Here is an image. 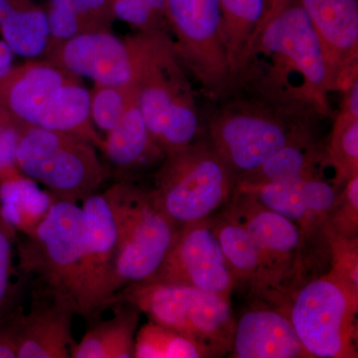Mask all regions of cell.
<instances>
[{
    "label": "cell",
    "instance_id": "3957f363",
    "mask_svg": "<svg viewBox=\"0 0 358 358\" xmlns=\"http://www.w3.org/2000/svg\"><path fill=\"white\" fill-rule=\"evenodd\" d=\"M126 39L136 106L155 143L166 155L199 141L201 115L171 33L138 32Z\"/></svg>",
    "mask_w": 358,
    "mask_h": 358
},
{
    "label": "cell",
    "instance_id": "277c9868",
    "mask_svg": "<svg viewBox=\"0 0 358 358\" xmlns=\"http://www.w3.org/2000/svg\"><path fill=\"white\" fill-rule=\"evenodd\" d=\"M0 105L26 124L76 134L102 147L81 78L45 59L14 66L0 83Z\"/></svg>",
    "mask_w": 358,
    "mask_h": 358
},
{
    "label": "cell",
    "instance_id": "f1b7e54d",
    "mask_svg": "<svg viewBox=\"0 0 358 358\" xmlns=\"http://www.w3.org/2000/svg\"><path fill=\"white\" fill-rule=\"evenodd\" d=\"M327 154L341 183L358 174V117L338 112L334 120Z\"/></svg>",
    "mask_w": 358,
    "mask_h": 358
},
{
    "label": "cell",
    "instance_id": "5bb4252c",
    "mask_svg": "<svg viewBox=\"0 0 358 358\" xmlns=\"http://www.w3.org/2000/svg\"><path fill=\"white\" fill-rule=\"evenodd\" d=\"M82 203L84 234L79 315L95 320L110 308V282L117 249V223L105 192L94 193Z\"/></svg>",
    "mask_w": 358,
    "mask_h": 358
},
{
    "label": "cell",
    "instance_id": "484cf974",
    "mask_svg": "<svg viewBox=\"0 0 358 358\" xmlns=\"http://www.w3.org/2000/svg\"><path fill=\"white\" fill-rule=\"evenodd\" d=\"M45 11L50 46L80 35L112 31L115 20L110 0H48Z\"/></svg>",
    "mask_w": 358,
    "mask_h": 358
},
{
    "label": "cell",
    "instance_id": "74e56055",
    "mask_svg": "<svg viewBox=\"0 0 358 358\" xmlns=\"http://www.w3.org/2000/svg\"><path fill=\"white\" fill-rule=\"evenodd\" d=\"M15 56L8 44L0 36V83L15 66L14 65Z\"/></svg>",
    "mask_w": 358,
    "mask_h": 358
},
{
    "label": "cell",
    "instance_id": "4316f807",
    "mask_svg": "<svg viewBox=\"0 0 358 358\" xmlns=\"http://www.w3.org/2000/svg\"><path fill=\"white\" fill-rule=\"evenodd\" d=\"M219 243L234 278L235 285L248 286L256 294H260L262 280V263L255 240L243 224L224 212L212 217Z\"/></svg>",
    "mask_w": 358,
    "mask_h": 358
},
{
    "label": "cell",
    "instance_id": "9c48e42d",
    "mask_svg": "<svg viewBox=\"0 0 358 358\" xmlns=\"http://www.w3.org/2000/svg\"><path fill=\"white\" fill-rule=\"evenodd\" d=\"M96 148L76 134L26 124L16 166L56 199L78 203L98 192L108 178Z\"/></svg>",
    "mask_w": 358,
    "mask_h": 358
},
{
    "label": "cell",
    "instance_id": "9a60e30c",
    "mask_svg": "<svg viewBox=\"0 0 358 358\" xmlns=\"http://www.w3.org/2000/svg\"><path fill=\"white\" fill-rule=\"evenodd\" d=\"M43 59L95 84H129L133 76L128 41L112 31L80 35L51 45Z\"/></svg>",
    "mask_w": 358,
    "mask_h": 358
},
{
    "label": "cell",
    "instance_id": "d6a6232c",
    "mask_svg": "<svg viewBox=\"0 0 358 358\" xmlns=\"http://www.w3.org/2000/svg\"><path fill=\"white\" fill-rule=\"evenodd\" d=\"M329 247V272L358 296V238L327 234Z\"/></svg>",
    "mask_w": 358,
    "mask_h": 358
},
{
    "label": "cell",
    "instance_id": "ac0fdd59",
    "mask_svg": "<svg viewBox=\"0 0 358 358\" xmlns=\"http://www.w3.org/2000/svg\"><path fill=\"white\" fill-rule=\"evenodd\" d=\"M75 315V301L32 294L29 313L22 310L18 319L17 358L71 357Z\"/></svg>",
    "mask_w": 358,
    "mask_h": 358
},
{
    "label": "cell",
    "instance_id": "603a6c76",
    "mask_svg": "<svg viewBox=\"0 0 358 358\" xmlns=\"http://www.w3.org/2000/svg\"><path fill=\"white\" fill-rule=\"evenodd\" d=\"M56 200L17 166L0 173V214L17 234L31 235Z\"/></svg>",
    "mask_w": 358,
    "mask_h": 358
},
{
    "label": "cell",
    "instance_id": "6da1fadb",
    "mask_svg": "<svg viewBox=\"0 0 358 358\" xmlns=\"http://www.w3.org/2000/svg\"><path fill=\"white\" fill-rule=\"evenodd\" d=\"M236 80L282 102L307 108L320 117L331 114L333 72L308 14L296 0H289L268 21Z\"/></svg>",
    "mask_w": 358,
    "mask_h": 358
},
{
    "label": "cell",
    "instance_id": "836d02e7",
    "mask_svg": "<svg viewBox=\"0 0 358 358\" xmlns=\"http://www.w3.org/2000/svg\"><path fill=\"white\" fill-rule=\"evenodd\" d=\"M17 233L0 214V317L13 307L15 286L13 284L14 244Z\"/></svg>",
    "mask_w": 358,
    "mask_h": 358
},
{
    "label": "cell",
    "instance_id": "d4e9b609",
    "mask_svg": "<svg viewBox=\"0 0 358 358\" xmlns=\"http://www.w3.org/2000/svg\"><path fill=\"white\" fill-rule=\"evenodd\" d=\"M0 36L15 55L43 59L51 42L45 8L34 0H0Z\"/></svg>",
    "mask_w": 358,
    "mask_h": 358
},
{
    "label": "cell",
    "instance_id": "83f0119b",
    "mask_svg": "<svg viewBox=\"0 0 358 358\" xmlns=\"http://www.w3.org/2000/svg\"><path fill=\"white\" fill-rule=\"evenodd\" d=\"M134 357L200 358L208 355L192 338L150 320L138 329Z\"/></svg>",
    "mask_w": 358,
    "mask_h": 358
},
{
    "label": "cell",
    "instance_id": "52a82bcc",
    "mask_svg": "<svg viewBox=\"0 0 358 358\" xmlns=\"http://www.w3.org/2000/svg\"><path fill=\"white\" fill-rule=\"evenodd\" d=\"M117 303H129L152 322L192 338L208 357L229 352L235 327L230 299L181 285L145 282L117 292L112 306Z\"/></svg>",
    "mask_w": 358,
    "mask_h": 358
},
{
    "label": "cell",
    "instance_id": "7402d4cb",
    "mask_svg": "<svg viewBox=\"0 0 358 358\" xmlns=\"http://www.w3.org/2000/svg\"><path fill=\"white\" fill-rule=\"evenodd\" d=\"M221 39L233 82L243 72L267 23L271 0H219Z\"/></svg>",
    "mask_w": 358,
    "mask_h": 358
},
{
    "label": "cell",
    "instance_id": "e0dca14e",
    "mask_svg": "<svg viewBox=\"0 0 358 358\" xmlns=\"http://www.w3.org/2000/svg\"><path fill=\"white\" fill-rule=\"evenodd\" d=\"M308 14L333 72L334 92L358 79V0H296Z\"/></svg>",
    "mask_w": 358,
    "mask_h": 358
},
{
    "label": "cell",
    "instance_id": "4dcf8cb0",
    "mask_svg": "<svg viewBox=\"0 0 358 358\" xmlns=\"http://www.w3.org/2000/svg\"><path fill=\"white\" fill-rule=\"evenodd\" d=\"M324 230L326 235L358 238V174L343 183L327 213Z\"/></svg>",
    "mask_w": 358,
    "mask_h": 358
},
{
    "label": "cell",
    "instance_id": "5b68a950",
    "mask_svg": "<svg viewBox=\"0 0 358 358\" xmlns=\"http://www.w3.org/2000/svg\"><path fill=\"white\" fill-rule=\"evenodd\" d=\"M105 193L117 229V255L110 282L112 307L117 292L154 277L179 228L157 207L148 188L121 180Z\"/></svg>",
    "mask_w": 358,
    "mask_h": 358
},
{
    "label": "cell",
    "instance_id": "f35d334b",
    "mask_svg": "<svg viewBox=\"0 0 358 358\" xmlns=\"http://www.w3.org/2000/svg\"><path fill=\"white\" fill-rule=\"evenodd\" d=\"M289 2V0H271V10L270 14H268L267 23L274 17L275 14L280 13ZM267 23H266V25H267Z\"/></svg>",
    "mask_w": 358,
    "mask_h": 358
},
{
    "label": "cell",
    "instance_id": "8d00e7d4",
    "mask_svg": "<svg viewBox=\"0 0 358 358\" xmlns=\"http://www.w3.org/2000/svg\"><path fill=\"white\" fill-rule=\"evenodd\" d=\"M339 112L358 117V79L343 92Z\"/></svg>",
    "mask_w": 358,
    "mask_h": 358
},
{
    "label": "cell",
    "instance_id": "ffe728a7",
    "mask_svg": "<svg viewBox=\"0 0 358 358\" xmlns=\"http://www.w3.org/2000/svg\"><path fill=\"white\" fill-rule=\"evenodd\" d=\"M294 181H327L339 187L343 185L329 159L327 145L315 138L313 129L285 145L256 171L236 183Z\"/></svg>",
    "mask_w": 358,
    "mask_h": 358
},
{
    "label": "cell",
    "instance_id": "f546056e",
    "mask_svg": "<svg viewBox=\"0 0 358 358\" xmlns=\"http://www.w3.org/2000/svg\"><path fill=\"white\" fill-rule=\"evenodd\" d=\"M136 101L131 83L95 84L90 91L92 122L101 131L109 133L121 121L122 115Z\"/></svg>",
    "mask_w": 358,
    "mask_h": 358
},
{
    "label": "cell",
    "instance_id": "d590c367",
    "mask_svg": "<svg viewBox=\"0 0 358 358\" xmlns=\"http://www.w3.org/2000/svg\"><path fill=\"white\" fill-rule=\"evenodd\" d=\"M22 310L14 307L0 317V358H17L18 319Z\"/></svg>",
    "mask_w": 358,
    "mask_h": 358
},
{
    "label": "cell",
    "instance_id": "8992f818",
    "mask_svg": "<svg viewBox=\"0 0 358 358\" xmlns=\"http://www.w3.org/2000/svg\"><path fill=\"white\" fill-rule=\"evenodd\" d=\"M235 179L203 138L166 155L148 188L157 207L178 228L212 217L229 202Z\"/></svg>",
    "mask_w": 358,
    "mask_h": 358
},
{
    "label": "cell",
    "instance_id": "2e32d148",
    "mask_svg": "<svg viewBox=\"0 0 358 358\" xmlns=\"http://www.w3.org/2000/svg\"><path fill=\"white\" fill-rule=\"evenodd\" d=\"M341 187L327 181L260 185L238 182L235 185L238 192L248 195L268 210L293 221L308 236L324 244H329L324 230V221Z\"/></svg>",
    "mask_w": 358,
    "mask_h": 358
},
{
    "label": "cell",
    "instance_id": "e575fe53",
    "mask_svg": "<svg viewBox=\"0 0 358 358\" xmlns=\"http://www.w3.org/2000/svg\"><path fill=\"white\" fill-rule=\"evenodd\" d=\"M25 124L0 105V173L16 166V152Z\"/></svg>",
    "mask_w": 358,
    "mask_h": 358
},
{
    "label": "cell",
    "instance_id": "44dd1931",
    "mask_svg": "<svg viewBox=\"0 0 358 358\" xmlns=\"http://www.w3.org/2000/svg\"><path fill=\"white\" fill-rule=\"evenodd\" d=\"M100 150L115 169L124 174L159 166L166 157L148 131L136 101L103 138Z\"/></svg>",
    "mask_w": 358,
    "mask_h": 358
},
{
    "label": "cell",
    "instance_id": "30bf717a",
    "mask_svg": "<svg viewBox=\"0 0 358 358\" xmlns=\"http://www.w3.org/2000/svg\"><path fill=\"white\" fill-rule=\"evenodd\" d=\"M226 212L243 224L260 251L262 280L259 296L285 303L299 287L308 281L312 247L317 241L293 221L265 208L234 189Z\"/></svg>",
    "mask_w": 358,
    "mask_h": 358
},
{
    "label": "cell",
    "instance_id": "8fae6325",
    "mask_svg": "<svg viewBox=\"0 0 358 358\" xmlns=\"http://www.w3.org/2000/svg\"><path fill=\"white\" fill-rule=\"evenodd\" d=\"M285 303L308 357H357L358 296L329 271L301 285Z\"/></svg>",
    "mask_w": 358,
    "mask_h": 358
},
{
    "label": "cell",
    "instance_id": "ba28073f",
    "mask_svg": "<svg viewBox=\"0 0 358 358\" xmlns=\"http://www.w3.org/2000/svg\"><path fill=\"white\" fill-rule=\"evenodd\" d=\"M83 234L82 207L57 199L34 232L18 242V270L31 280L32 294L68 299L79 310Z\"/></svg>",
    "mask_w": 358,
    "mask_h": 358
},
{
    "label": "cell",
    "instance_id": "cb8c5ba5",
    "mask_svg": "<svg viewBox=\"0 0 358 358\" xmlns=\"http://www.w3.org/2000/svg\"><path fill=\"white\" fill-rule=\"evenodd\" d=\"M110 319L93 320L79 343L71 350L73 358H134V341L141 312L127 303L112 306Z\"/></svg>",
    "mask_w": 358,
    "mask_h": 358
},
{
    "label": "cell",
    "instance_id": "d6986e66",
    "mask_svg": "<svg viewBox=\"0 0 358 358\" xmlns=\"http://www.w3.org/2000/svg\"><path fill=\"white\" fill-rule=\"evenodd\" d=\"M278 305L252 307L235 322L230 357H310L294 331L286 303Z\"/></svg>",
    "mask_w": 358,
    "mask_h": 358
},
{
    "label": "cell",
    "instance_id": "1f68e13d",
    "mask_svg": "<svg viewBox=\"0 0 358 358\" xmlns=\"http://www.w3.org/2000/svg\"><path fill=\"white\" fill-rule=\"evenodd\" d=\"M115 20L134 26L138 32H169L166 0H110Z\"/></svg>",
    "mask_w": 358,
    "mask_h": 358
},
{
    "label": "cell",
    "instance_id": "7c38bea8",
    "mask_svg": "<svg viewBox=\"0 0 358 358\" xmlns=\"http://www.w3.org/2000/svg\"><path fill=\"white\" fill-rule=\"evenodd\" d=\"M169 33L180 62L209 100L233 84L221 39L219 0H166Z\"/></svg>",
    "mask_w": 358,
    "mask_h": 358
},
{
    "label": "cell",
    "instance_id": "4fadbf2b",
    "mask_svg": "<svg viewBox=\"0 0 358 358\" xmlns=\"http://www.w3.org/2000/svg\"><path fill=\"white\" fill-rule=\"evenodd\" d=\"M148 282L192 287L230 299L234 278L219 243L213 219L179 228L166 259Z\"/></svg>",
    "mask_w": 358,
    "mask_h": 358
},
{
    "label": "cell",
    "instance_id": "7a4b0ae2",
    "mask_svg": "<svg viewBox=\"0 0 358 358\" xmlns=\"http://www.w3.org/2000/svg\"><path fill=\"white\" fill-rule=\"evenodd\" d=\"M211 102L214 107L201 115L202 138L222 159L235 182L312 129L313 120L320 117L266 95L241 80Z\"/></svg>",
    "mask_w": 358,
    "mask_h": 358
}]
</instances>
